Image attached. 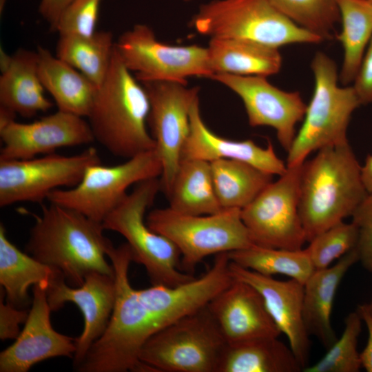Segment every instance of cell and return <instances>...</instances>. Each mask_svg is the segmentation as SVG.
<instances>
[{
	"label": "cell",
	"mask_w": 372,
	"mask_h": 372,
	"mask_svg": "<svg viewBox=\"0 0 372 372\" xmlns=\"http://www.w3.org/2000/svg\"><path fill=\"white\" fill-rule=\"evenodd\" d=\"M34 218L25 252L61 272L69 285L81 286L92 272L114 276L102 223L50 203Z\"/></svg>",
	"instance_id": "2"
},
{
	"label": "cell",
	"mask_w": 372,
	"mask_h": 372,
	"mask_svg": "<svg viewBox=\"0 0 372 372\" xmlns=\"http://www.w3.org/2000/svg\"><path fill=\"white\" fill-rule=\"evenodd\" d=\"M342 31L338 36L344 54L340 79L344 85L354 81L372 37V3L370 0H339Z\"/></svg>",
	"instance_id": "31"
},
{
	"label": "cell",
	"mask_w": 372,
	"mask_h": 372,
	"mask_svg": "<svg viewBox=\"0 0 372 372\" xmlns=\"http://www.w3.org/2000/svg\"><path fill=\"white\" fill-rule=\"evenodd\" d=\"M356 311L360 316L362 320L364 322L368 331L366 345L360 353L362 367L367 372H372V316L365 307L364 304H359Z\"/></svg>",
	"instance_id": "41"
},
{
	"label": "cell",
	"mask_w": 372,
	"mask_h": 372,
	"mask_svg": "<svg viewBox=\"0 0 372 372\" xmlns=\"http://www.w3.org/2000/svg\"><path fill=\"white\" fill-rule=\"evenodd\" d=\"M60 273L19 250L8 239L4 225L1 223L0 284L7 302L17 308L26 309L30 302L29 287L37 284L48 287Z\"/></svg>",
	"instance_id": "26"
},
{
	"label": "cell",
	"mask_w": 372,
	"mask_h": 372,
	"mask_svg": "<svg viewBox=\"0 0 372 372\" xmlns=\"http://www.w3.org/2000/svg\"><path fill=\"white\" fill-rule=\"evenodd\" d=\"M100 163L93 147L71 156L52 153L28 159L0 160V206L42 203L52 191L76 185L90 166Z\"/></svg>",
	"instance_id": "13"
},
{
	"label": "cell",
	"mask_w": 372,
	"mask_h": 372,
	"mask_svg": "<svg viewBox=\"0 0 372 372\" xmlns=\"http://www.w3.org/2000/svg\"><path fill=\"white\" fill-rule=\"evenodd\" d=\"M364 306L372 316V300L369 303H365Z\"/></svg>",
	"instance_id": "43"
},
{
	"label": "cell",
	"mask_w": 372,
	"mask_h": 372,
	"mask_svg": "<svg viewBox=\"0 0 372 372\" xmlns=\"http://www.w3.org/2000/svg\"><path fill=\"white\" fill-rule=\"evenodd\" d=\"M39 75L59 110L87 117L98 86L50 50L39 46Z\"/></svg>",
	"instance_id": "24"
},
{
	"label": "cell",
	"mask_w": 372,
	"mask_h": 372,
	"mask_svg": "<svg viewBox=\"0 0 372 372\" xmlns=\"http://www.w3.org/2000/svg\"><path fill=\"white\" fill-rule=\"evenodd\" d=\"M72 0H41L39 11L48 23L51 31L56 32L59 19Z\"/></svg>",
	"instance_id": "40"
},
{
	"label": "cell",
	"mask_w": 372,
	"mask_h": 372,
	"mask_svg": "<svg viewBox=\"0 0 372 372\" xmlns=\"http://www.w3.org/2000/svg\"><path fill=\"white\" fill-rule=\"evenodd\" d=\"M362 318L358 311L351 312L344 320V329L340 339L327 349L316 363L305 367L303 372H358L362 367L357 349L361 332Z\"/></svg>",
	"instance_id": "34"
},
{
	"label": "cell",
	"mask_w": 372,
	"mask_h": 372,
	"mask_svg": "<svg viewBox=\"0 0 372 372\" xmlns=\"http://www.w3.org/2000/svg\"><path fill=\"white\" fill-rule=\"evenodd\" d=\"M189 133L181 152V160L198 159L211 162L230 159L249 163L273 175H282L287 165L276 154L269 141L266 147L251 140L233 141L221 137L206 125L200 114L199 99L190 112Z\"/></svg>",
	"instance_id": "21"
},
{
	"label": "cell",
	"mask_w": 372,
	"mask_h": 372,
	"mask_svg": "<svg viewBox=\"0 0 372 372\" xmlns=\"http://www.w3.org/2000/svg\"><path fill=\"white\" fill-rule=\"evenodd\" d=\"M215 192L222 208L243 209L273 180V175L242 161L210 162Z\"/></svg>",
	"instance_id": "29"
},
{
	"label": "cell",
	"mask_w": 372,
	"mask_h": 372,
	"mask_svg": "<svg viewBox=\"0 0 372 372\" xmlns=\"http://www.w3.org/2000/svg\"><path fill=\"white\" fill-rule=\"evenodd\" d=\"M227 344L207 304L152 335L139 360L155 372H218Z\"/></svg>",
	"instance_id": "9"
},
{
	"label": "cell",
	"mask_w": 372,
	"mask_h": 372,
	"mask_svg": "<svg viewBox=\"0 0 372 372\" xmlns=\"http://www.w3.org/2000/svg\"><path fill=\"white\" fill-rule=\"evenodd\" d=\"M190 25L211 39H245L276 48L323 40L293 22L268 0H212L200 6Z\"/></svg>",
	"instance_id": "6"
},
{
	"label": "cell",
	"mask_w": 372,
	"mask_h": 372,
	"mask_svg": "<svg viewBox=\"0 0 372 372\" xmlns=\"http://www.w3.org/2000/svg\"><path fill=\"white\" fill-rule=\"evenodd\" d=\"M14 117L0 110V160L32 158L94 141L88 121L70 112L58 110L31 123Z\"/></svg>",
	"instance_id": "15"
},
{
	"label": "cell",
	"mask_w": 372,
	"mask_h": 372,
	"mask_svg": "<svg viewBox=\"0 0 372 372\" xmlns=\"http://www.w3.org/2000/svg\"><path fill=\"white\" fill-rule=\"evenodd\" d=\"M114 49L112 33L102 30L88 36L59 35L55 55L99 87L107 74Z\"/></svg>",
	"instance_id": "30"
},
{
	"label": "cell",
	"mask_w": 372,
	"mask_h": 372,
	"mask_svg": "<svg viewBox=\"0 0 372 372\" xmlns=\"http://www.w3.org/2000/svg\"><path fill=\"white\" fill-rule=\"evenodd\" d=\"M302 164L288 167L248 205L241 217L254 245L291 250L307 242L299 213Z\"/></svg>",
	"instance_id": "12"
},
{
	"label": "cell",
	"mask_w": 372,
	"mask_h": 372,
	"mask_svg": "<svg viewBox=\"0 0 372 372\" xmlns=\"http://www.w3.org/2000/svg\"><path fill=\"white\" fill-rule=\"evenodd\" d=\"M357 241L355 225L342 221L314 237L305 250L315 270L321 269L355 247Z\"/></svg>",
	"instance_id": "35"
},
{
	"label": "cell",
	"mask_w": 372,
	"mask_h": 372,
	"mask_svg": "<svg viewBox=\"0 0 372 372\" xmlns=\"http://www.w3.org/2000/svg\"><path fill=\"white\" fill-rule=\"evenodd\" d=\"M370 1H371V3H372V0H370Z\"/></svg>",
	"instance_id": "45"
},
{
	"label": "cell",
	"mask_w": 372,
	"mask_h": 372,
	"mask_svg": "<svg viewBox=\"0 0 372 372\" xmlns=\"http://www.w3.org/2000/svg\"><path fill=\"white\" fill-rule=\"evenodd\" d=\"M362 178L367 192H372V154L366 157L364 165L362 167Z\"/></svg>",
	"instance_id": "42"
},
{
	"label": "cell",
	"mask_w": 372,
	"mask_h": 372,
	"mask_svg": "<svg viewBox=\"0 0 372 372\" xmlns=\"http://www.w3.org/2000/svg\"><path fill=\"white\" fill-rule=\"evenodd\" d=\"M231 262L270 276L282 274L304 284L315 269L305 250H291L254 245L248 248L227 253Z\"/></svg>",
	"instance_id": "32"
},
{
	"label": "cell",
	"mask_w": 372,
	"mask_h": 372,
	"mask_svg": "<svg viewBox=\"0 0 372 372\" xmlns=\"http://www.w3.org/2000/svg\"><path fill=\"white\" fill-rule=\"evenodd\" d=\"M358 229L355 249L363 267L372 274V192L367 194L351 215Z\"/></svg>",
	"instance_id": "37"
},
{
	"label": "cell",
	"mask_w": 372,
	"mask_h": 372,
	"mask_svg": "<svg viewBox=\"0 0 372 372\" xmlns=\"http://www.w3.org/2000/svg\"><path fill=\"white\" fill-rule=\"evenodd\" d=\"M209 78L241 99L251 126L273 127L281 146L289 151L296 134L295 126L304 118L307 109L298 92L282 90L260 76L217 73Z\"/></svg>",
	"instance_id": "16"
},
{
	"label": "cell",
	"mask_w": 372,
	"mask_h": 372,
	"mask_svg": "<svg viewBox=\"0 0 372 372\" xmlns=\"http://www.w3.org/2000/svg\"><path fill=\"white\" fill-rule=\"evenodd\" d=\"M172 209L185 214L207 215L221 211L210 162L181 160L167 195Z\"/></svg>",
	"instance_id": "28"
},
{
	"label": "cell",
	"mask_w": 372,
	"mask_h": 372,
	"mask_svg": "<svg viewBox=\"0 0 372 372\" xmlns=\"http://www.w3.org/2000/svg\"><path fill=\"white\" fill-rule=\"evenodd\" d=\"M353 81L360 104L372 103V37Z\"/></svg>",
	"instance_id": "39"
},
{
	"label": "cell",
	"mask_w": 372,
	"mask_h": 372,
	"mask_svg": "<svg viewBox=\"0 0 372 372\" xmlns=\"http://www.w3.org/2000/svg\"><path fill=\"white\" fill-rule=\"evenodd\" d=\"M229 271L234 279L248 283L260 293L274 322L287 337L302 370L309 366L310 339L302 316L304 284L292 278L278 280L231 261Z\"/></svg>",
	"instance_id": "19"
},
{
	"label": "cell",
	"mask_w": 372,
	"mask_h": 372,
	"mask_svg": "<svg viewBox=\"0 0 372 372\" xmlns=\"http://www.w3.org/2000/svg\"><path fill=\"white\" fill-rule=\"evenodd\" d=\"M115 48L141 83L170 81L187 85L189 77L212 75L207 48L164 43L145 24H136L124 32L115 41Z\"/></svg>",
	"instance_id": "11"
},
{
	"label": "cell",
	"mask_w": 372,
	"mask_h": 372,
	"mask_svg": "<svg viewBox=\"0 0 372 372\" xmlns=\"http://www.w3.org/2000/svg\"><path fill=\"white\" fill-rule=\"evenodd\" d=\"M282 14L323 40L340 20L339 0H268Z\"/></svg>",
	"instance_id": "33"
},
{
	"label": "cell",
	"mask_w": 372,
	"mask_h": 372,
	"mask_svg": "<svg viewBox=\"0 0 372 372\" xmlns=\"http://www.w3.org/2000/svg\"><path fill=\"white\" fill-rule=\"evenodd\" d=\"M47 298L52 311H56L67 302L75 304L84 320L83 329L75 338L74 369L82 362L92 344L105 331L113 311L116 298L114 276L92 272L79 287L68 285L59 273L47 288Z\"/></svg>",
	"instance_id": "18"
},
{
	"label": "cell",
	"mask_w": 372,
	"mask_h": 372,
	"mask_svg": "<svg viewBox=\"0 0 372 372\" xmlns=\"http://www.w3.org/2000/svg\"><path fill=\"white\" fill-rule=\"evenodd\" d=\"M184 1H190V0H184Z\"/></svg>",
	"instance_id": "44"
},
{
	"label": "cell",
	"mask_w": 372,
	"mask_h": 372,
	"mask_svg": "<svg viewBox=\"0 0 372 372\" xmlns=\"http://www.w3.org/2000/svg\"><path fill=\"white\" fill-rule=\"evenodd\" d=\"M147 226L178 249L182 271L190 273L205 257L248 248L254 245L242 221L241 209H223L207 215H190L170 207L157 208L146 217ZM191 274V273H190Z\"/></svg>",
	"instance_id": "8"
},
{
	"label": "cell",
	"mask_w": 372,
	"mask_h": 372,
	"mask_svg": "<svg viewBox=\"0 0 372 372\" xmlns=\"http://www.w3.org/2000/svg\"><path fill=\"white\" fill-rule=\"evenodd\" d=\"M47 288L44 284L34 285L32 306L24 327L15 341L0 353L1 372H27L48 359L74 357L75 339L57 332L52 326Z\"/></svg>",
	"instance_id": "17"
},
{
	"label": "cell",
	"mask_w": 372,
	"mask_h": 372,
	"mask_svg": "<svg viewBox=\"0 0 372 372\" xmlns=\"http://www.w3.org/2000/svg\"><path fill=\"white\" fill-rule=\"evenodd\" d=\"M162 165L155 149L142 152L118 165L90 166L74 187L57 189L47 200L103 223L127 195V189L143 180L160 178Z\"/></svg>",
	"instance_id": "10"
},
{
	"label": "cell",
	"mask_w": 372,
	"mask_h": 372,
	"mask_svg": "<svg viewBox=\"0 0 372 372\" xmlns=\"http://www.w3.org/2000/svg\"><path fill=\"white\" fill-rule=\"evenodd\" d=\"M102 0H72L62 12L56 28L59 35H92L96 32Z\"/></svg>",
	"instance_id": "36"
},
{
	"label": "cell",
	"mask_w": 372,
	"mask_h": 372,
	"mask_svg": "<svg viewBox=\"0 0 372 372\" xmlns=\"http://www.w3.org/2000/svg\"><path fill=\"white\" fill-rule=\"evenodd\" d=\"M290 347L278 338H262L227 344L218 372H300Z\"/></svg>",
	"instance_id": "27"
},
{
	"label": "cell",
	"mask_w": 372,
	"mask_h": 372,
	"mask_svg": "<svg viewBox=\"0 0 372 372\" xmlns=\"http://www.w3.org/2000/svg\"><path fill=\"white\" fill-rule=\"evenodd\" d=\"M149 99L148 125L162 165L161 190L169 194L189 133L190 112L198 99V87L170 81L141 83Z\"/></svg>",
	"instance_id": "14"
},
{
	"label": "cell",
	"mask_w": 372,
	"mask_h": 372,
	"mask_svg": "<svg viewBox=\"0 0 372 372\" xmlns=\"http://www.w3.org/2000/svg\"><path fill=\"white\" fill-rule=\"evenodd\" d=\"M38 63L37 51L20 48L9 56L1 50L0 109L30 118L53 106L44 94Z\"/></svg>",
	"instance_id": "22"
},
{
	"label": "cell",
	"mask_w": 372,
	"mask_h": 372,
	"mask_svg": "<svg viewBox=\"0 0 372 372\" xmlns=\"http://www.w3.org/2000/svg\"><path fill=\"white\" fill-rule=\"evenodd\" d=\"M114 270L115 302L108 325L74 369L80 372L141 371L139 353L144 343L161 330L152 306L134 289L128 272L133 261L132 251L125 242L107 251Z\"/></svg>",
	"instance_id": "1"
},
{
	"label": "cell",
	"mask_w": 372,
	"mask_h": 372,
	"mask_svg": "<svg viewBox=\"0 0 372 372\" xmlns=\"http://www.w3.org/2000/svg\"><path fill=\"white\" fill-rule=\"evenodd\" d=\"M207 48L212 74L267 77L278 73L282 65L278 48L252 41L211 38Z\"/></svg>",
	"instance_id": "25"
},
{
	"label": "cell",
	"mask_w": 372,
	"mask_h": 372,
	"mask_svg": "<svg viewBox=\"0 0 372 372\" xmlns=\"http://www.w3.org/2000/svg\"><path fill=\"white\" fill-rule=\"evenodd\" d=\"M207 306L227 344L282 333L260 293L247 282L234 278Z\"/></svg>",
	"instance_id": "20"
},
{
	"label": "cell",
	"mask_w": 372,
	"mask_h": 372,
	"mask_svg": "<svg viewBox=\"0 0 372 372\" xmlns=\"http://www.w3.org/2000/svg\"><path fill=\"white\" fill-rule=\"evenodd\" d=\"M359 261L354 247L333 265L315 270L304 283L302 316L308 333L328 349L338 340L331 316L337 289L343 277Z\"/></svg>",
	"instance_id": "23"
},
{
	"label": "cell",
	"mask_w": 372,
	"mask_h": 372,
	"mask_svg": "<svg viewBox=\"0 0 372 372\" xmlns=\"http://www.w3.org/2000/svg\"><path fill=\"white\" fill-rule=\"evenodd\" d=\"M160 190V178L136 184L102 223L105 230L124 237L133 261L145 267L152 285L176 287L195 277L181 270V255L174 243L152 230L146 223L145 212Z\"/></svg>",
	"instance_id": "5"
},
{
	"label": "cell",
	"mask_w": 372,
	"mask_h": 372,
	"mask_svg": "<svg viewBox=\"0 0 372 372\" xmlns=\"http://www.w3.org/2000/svg\"><path fill=\"white\" fill-rule=\"evenodd\" d=\"M0 294V338L3 341L16 339L21 332L19 327L25 322L29 311L4 302L5 292L1 287Z\"/></svg>",
	"instance_id": "38"
},
{
	"label": "cell",
	"mask_w": 372,
	"mask_h": 372,
	"mask_svg": "<svg viewBox=\"0 0 372 372\" xmlns=\"http://www.w3.org/2000/svg\"><path fill=\"white\" fill-rule=\"evenodd\" d=\"M148 94L115 48L107 74L86 117L96 141L112 154L130 158L155 149L148 131Z\"/></svg>",
	"instance_id": "4"
},
{
	"label": "cell",
	"mask_w": 372,
	"mask_h": 372,
	"mask_svg": "<svg viewBox=\"0 0 372 372\" xmlns=\"http://www.w3.org/2000/svg\"><path fill=\"white\" fill-rule=\"evenodd\" d=\"M318 151L301 172L299 213L307 242L351 216L369 194L349 142Z\"/></svg>",
	"instance_id": "3"
},
{
	"label": "cell",
	"mask_w": 372,
	"mask_h": 372,
	"mask_svg": "<svg viewBox=\"0 0 372 372\" xmlns=\"http://www.w3.org/2000/svg\"><path fill=\"white\" fill-rule=\"evenodd\" d=\"M311 68L314 90L302 125L287 152L288 167L303 163L313 151L348 143L351 114L361 105L353 87L338 85L336 65L325 54H316Z\"/></svg>",
	"instance_id": "7"
}]
</instances>
